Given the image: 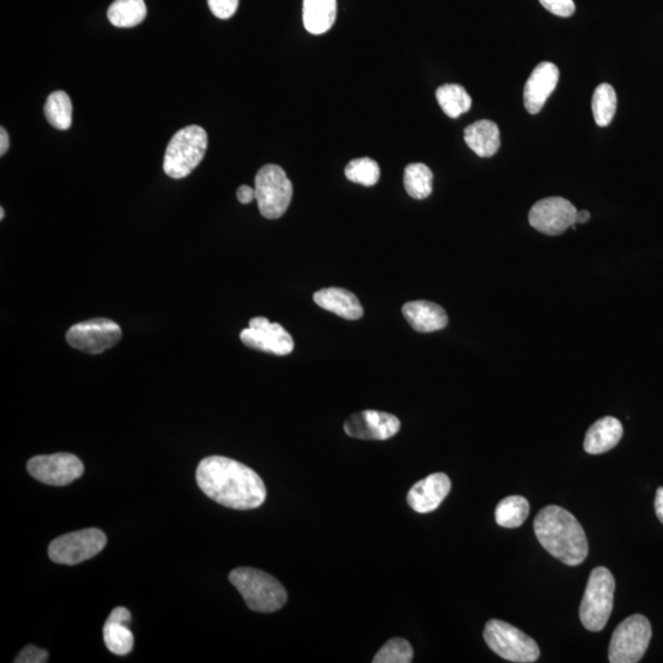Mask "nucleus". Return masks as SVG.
<instances>
[{
    "label": "nucleus",
    "instance_id": "obj_26",
    "mask_svg": "<svg viewBox=\"0 0 663 663\" xmlns=\"http://www.w3.org/2000/svg\"><path fill=\"white\" fill-rule=\"evenodd\" d=\"M45 116L52 127L59 131H68L73 121V105L68 94L64 91H55L48 96Z\"/></svg>",
    "mask_w": 663,
    "mask_h": 663
},
{
    "label": "nucleus",
    "instance_id": "obj_33",
    "mask_svg": "<svg viewBox=\"0 0 663 663\" xmlns=\"http://www.w3.org/2000/svg\"><path fill=\"white\" fill-rule=\"evenodd\" d=\"M48 661V652L46 650L36 648L34 645L25 646L23 650L16 656V663H45Z\"/></svg>",
    "mask_w": 663,
    "mask_h": 663
},
{
    "label": "nucleus",
    "instance_id": "obj_15",
    "mask_svg": "<svg viewBox=\"0 0 663 663\" xmlns=\"http://www.w3.org/2000/svg\"><path fill=\"white\" fill-rule=\"evenodd\" d=\"M451 490V481L445 473L430 474L409 490L408 505L419 514H428L439 508Z\"/></svg>",
    "mask_w": 663,
    "mask_h": 663
},
{
    "label": "nucleus",
    "instance_id": "obj_2",
    "mask_svg": "<svg viewBox=\"0 0 663 663\" xmlns=\"http://www.w3.org/2000/svg\"><path fill=\"white\" fill-rule=\"evenodd\" d=\"M533 530L542 547L560 562L576 567L589 554V542L580 522L569 511L557 505L539 511Z\"/></svg>",
    "mask_w": 663,
    "mask_h": 663
},
{
    "label": "nucleus",
    "instance_id": "obj_8",
    "mask_svg": "<svg viewBox=\"0 0 663 663\" xmlns=\"http://www.w3.org/2000/svg\"><path fill=\"white\" fill-rule=\"evenodd\" d=\"M652 630L649 619L634 614L624 619L612 635L609 644V662L636 663L643 659L649 648Z\"/></svg>",
    "mask_w": 663,
    "mask_h": 663
},
{
    "label": "nucleus",
    "instance_id": "obj_5",
    "mask_svg": "<svg viewBox=\"0 0 663 663\" xmlns=\"http://www.w3.org/2000/svg\"><path fill=\"white\" fill-rule=\"evenodd\" d=\"M614 591L616 581L611 571L603 567L592 570L580 606L581 623L590 632L605 629L613 609Z\"/></svg>",
    "mask_w": 663,
    "mask_h": 663
},
{
    "label": "nucleus",
    "instance_id": "obj_34",
    "mask_svg": "<svg viewBox=\"0 0 663 663\" xmlns=\"http://www.w3.org/2000/svg\"><path fill=\"white\" fill-rule=\"evenodd\" d=\"M237 199L242 204H250L253 201H256V191L255 188L250 186H241L237 190Z\"/></svg>",
    "mask_w": 663,
    "mask_h": 663
},
{
    "label": "nucleus",
    "instance_id": "obj_27",
    "mask_svg": "<svg viewBox=\"0 0 663 663\" xmlns=\"http://www.w3.org/2000/svg\"><path fill=\"white\" fill-rule=\"evenodd\" d=\"M433 172L422 163L411 164L404 170V187L414 199L428 198L433 192Z\"/></svg>",
    "mask_w": 663,
    "mask_h": 663
},
{
    "label": "nucleus",
    "instance_id": "obj_18",
    "mask_svg": "<svg viewBox=\"0 0 663 663\" xmlns=\"http://www.w3.org/2000/svg\"><path fill=\"white\" fill-rule=\"evenodd\" d=\"M131 613L125 607L113 609L104 625V640L112 654L126 656L133 650L134 636L129 629Z\"/></svg>",
    "mask_w": 663,
    "mask_h": 663
},
{
    "label": "nucleus",
    "instance_id": "obj_38",
    "mask_svg": "<svg viewBox=\"0 0 663 663\" xmlns=\"http://www.w3.org/2000/svg\"><path fill=\"white\" fill-rule=\"evenodd\" d=\"M4 217H5V212H4V209L2 208V209H0V219L3 220Z\"/></svg>",
    "mask_w": 663,
    "mask_h": 663
},
{
    "label": "nucleus",
    "instance_id": "obj_31",
    "mask_svg": "<svg viewBox=\"0 0 663 663\" xmlns=\"http://www.w3.org/2000/svg\"><path fill=\"white\" fill-rule=\"evenodd\" d=\"M210 12L219 19H230L239 8V0H208Z\"/></svg>",
    "mask_w": 663,
    "mask_h": 663
},
{
    "label": "nucleus",
    "instance_id": "obj_12",
    "mask_svg": "<svg viewBox=\"0 0 663 663\" xmlns=\"http://www.w3.org/2000/svg\"><path fill=\"white\" fill-rule=\"evenodd\" d=\"M28 471L41 483L63 487L83 476L84 465L79 457L61 452V454L31 458L28 462Z\"/></svg>",
    "mask_w": 663,
    "mask_h": 663
},
{
    "label": "nucleus",
    "instance_id": "obj_16",
    "mask_svg": "<svg viewBox=\"0 0 663 663\" xmlns=\"http://www.w3.org/2000/svg\"><path fill=\"white\" fill-rule=\"evenodd\" d=\"M559 82V69L551 62L539 63L528 78L524 91L525 107L531 115L541 112Z\"/></svg>",
    "mask_w": 663,
    "mask_h": 663
},
{
    "label": "nucleus",
    "instance_id": "obj_28",
    "mask_svg": "<svg viewBox=\"0 0 663 663\" xmlns=\"http://www.w3.org/2000/svg\"><path fill=\"white\" fill-rule=\"evenodd\" d=\"M617 111V94L612 85L601 84L597 86L592 97V112L595 121L600 127L611 125Z\"/></svg>",
    "mask_w": 663,
    "mask_h": 663
},
{
    "label": "nucleus",
    "instance_id": "obj_21",
    "mask_svg": "<svg viewBox=\"0 0 663 663\" xmlns=\"http://www.w3.org/2000/svg\"><path fill=\"white\" fill-rule=\"evenodd\" d=\"M465 140L474 153L490 158L500 148V131L497 123L488 120L474 122L465 129Z\"/></svg>",
    "mask_w": 663,
    "mask_h": 663
},
{
    "label": "nucleus",
    "instance_id": "obj_23",
    "mask_svg": "<svg viewBox=\"0 0 663 663\" xmlns=\"http://www.w3.org/2000/svg\"><path fill=\"white\" fill-rule=\"evenodd\" d=\"M147 16L144 0H115L107 10V18L116 28H134Z\"/></svg>",
    "mask_w": 663,
    "mask_h": 663
},
{
    "label": "nucleus",
    "instance_id": "obj_6",
    "mask_svg": "<svg viewBox=\"0 0 663 663\" xmlns=\"http://www.w3.org/2000/svg\"><path fill=\"white\" fill-rule=\"evenodd\" d=\"M484 640L495 654L510 662L532 663L541 656L535 640L499 619H492L485 625Z\"/></svg>",
    "mask_w": 663,
    "mask_h": 663
},
{
    "label": "nucleus",
    "instance_id": "obj_35",
    "mask_svg": "<svg viewBox=\"0 0 663 663\" xmlns=\"http://www.w3.org/2000/svg\"><path fill=\"white\" fill-rule=\"evenodd\" d=\"M655 510H656V516L659 517V520L663 524V487L657 489L656 499H655Z\"/></svg>",
    "mask_w": 663,
    "mask_h": 663
},
{
    "label": "nucleus",
    "instance_id": "obj_4",
    "mask_svg": "<svg viewBox=\"0 0 663 663\" xmlns=\"http://www.w3.org/2000/svg\"><path fill=\"white\" fill-rule=\"evenodd\" d=\"M208 148L207 132L202 127L181 129L167 145L164 171L171 179H185L202 163Z\"/></svg>",
    "mask_w": 663,
    "mask_h": 663
},
{
    "label": "nucleus",
    "instance_id": "obj_11",
    "mask_svg": "<svg viewBox=\"0 0 663 663\" xmlns=\"http://www.w3.org/2000/svg\"><path fill=\"white\" fill-rule=\"evenodd\" d=\"M531 226L544 235H562L578 224V210L568 199L551 197L538 201L528 214Z\"/></svg>",
    "mask_w": 663,
    "mask_h": 663
},
{
    "label": "nucleus",
    "instance_id": "obj_19",
    "mask_svg": "<svg viewBox=\"0 0 663 663\" xmlns=\"http://www.w3.org/2000/svg\"><path fill=\"white\" fill-rule=\"evenodd\" d=\"M315 303L323 310L333 312L346 320L355 321L363 317L364 309L357 296L342 288H327L316 291Z\"/></svg>",
    "mask_w": 663,
    "mask_h": 663
},
{
    "label": "nucleus",
    "instance_id": "obj_25",
    "mask_svg": "<svg viewBox=\"0 0 663 663\" xmlns=\"http://www.w3.org/2000/svg\"><path fill=\"white\" fill-rule=\"evenodd\" d=\"M530 515V504L521 495H512L500 501L495 510L497 524L504 528H517L524 525Z\"/></svg>",
    "mask_w": 663,
    "mask_h": 663
},
{
    "label": "nucleus",
    "instance_id": "obj_30",
    "mask_svg": "<svg viewBox=\"0 0 663 663\" xmlns=\"http://www.w3.org/2000/svg\"><path fill=\"white\" fill-rule=\"evenodd\" d=\"M413 648L406 639L393 638L377 652L374 663H411Z\"/></svg>",
    "mask_w": 663,
    "mask_h": 663
},
{
    "label": "nucleus",
    "instance_id": "obj_7",
    "mask_svg": "<svg viewBox=\"0 0 663 663\" xmlns=\"http://www.w3.org/2000/svg\"><path fill=\"white\" fill-rule=\"evenodd\" d=\"M256 201L267 219H279L287 212L293 198V183L278 165L263 166L255 179Z\"/></svg>",
    "mask_w": 663,
    "mask_h": 663
},
{
    "label": "nucleus",
    "instance_id": "obj_10",
    "mask_svg": "<svg viewBox=\"0 0 663 663\" xmlns=\"http://www.w3.org/2000/svg\"><path fill=\"white\" fill-rule=\"evenodd\" d=\"M66 338L70 347L95 355L115 347L121 341L122 330L107 318H94L70 327Z\"/></svg>",
    "mask_w": 663,
    "mask_h": 663
},
{
    "label": "nucleus",
    "instance_id": "obj_9",
    "mask_svg": "<svg viewBox=\"0 0 663 663\" xmlns=\"http://www.w3.org/2000/svg\"><path fill=\"white\" fill-rule=\"evenodd\" d=\"M106 543L107 537L99 528H86L53 539L48 555L57 564L77 565L104 551Z\"/></svg>",
    "mask_w": 663,
    "mask_h": 663
},
{
    "label": "nucleus",
    "instance_id": "obj_29",
    "mask_svg": "<svg viewBox=\"0 0 663 663\" xmlns=\"http://www.w3.org/2000/svg\"><path fill=\"white\" fill-rule=\"evenodd\" d=\"M380 175L379 164L370 158L352 160L346 167L347 179L366 187L375 186L380 180Z\"/></svg>",
    "mask_w": 663,
    "mask_h": 663
},
{
    "label": "nucleus",
    "instance_id": "obj_22",
    "mask_svg": "<svg viewBox=\"0 0 663 663\" xmlns=\"http://www.w3.org/2000/svg\"><path fill=\"white\" fill-rule=\"evenodd\" d=\"M337 18V0H304V26L312 35L332 29Z\"/></svg>",
    "mask_w": 663,
    "mask_h": 663
},
{
    "label": "nucleus",
    "instance_id": "obj_1",
    "mask_svg": "<svg viewBox=\"0 0 663 663\" xmlns=\"http://www.w3.org/2000/svg\"><path fill=\"white\" fill-rule=\"evenodd\" d=\"M198 487L208 498L225 508L252 510L267 498L262 478L241 462L223 456H210L199 463Z\"/></svg>",
    "mask_w": 663,
    "mask_h": 663
},
{
    "label": "nucleus",
    "instance_id": "obj_36",
    "mask_svg": "<svg viewBox=\"0 0 663 663\" xmlns=\"http://www.w3.org/2000/svg\"><path fill=\"white\" fill-rule=\"evenodd\" d=\"M10 145V140L8 132L2 127L0 128V156H4L8 153Z\"/></svg>",
    "mask_w": 663,
    "mask_h": 663
},
{
    "label": "nucleus",
    "instance_id": "obj_24",
    "mask_svg": "<svg viewBox=\"0 0 663 663\" xmlns=\"http://www.w3.org/2000/svg\"><path fill=\"white\" fill-rule=\"evenodd\" d=\"M436 100L451 118H457L471 110L472 99L463 86L457 84H445L436 90Z\"/></svg>",
    "mask_w": 663,
    "mask_h": 663
},
{
    "label": "nucleus",
    "instance_id": "obj_17",
    "mask_svg": "<svg viewBox=\"0 0 663 663\" xmlns=\"http://www.w3.org/2000/svg\"><path fill=\"white\" fill-rule=\"evenodd\" d=\"M404 318L420 333H431L444 330L449 323L446 311L431 301H409L402 307Z\"/></svg>",
    "mask_w": 663,
    "mask_h": 663
},
{
    "label": "nucleus",
    "instance_id": "obj_13",
    "mask_svg": "<svg viewBox=\"0 0 663 663\" xmlns=\"http://www.w3.org/2000/svg\"><path fill=\"white\" fill-rule=\"evenodd\" d=\"M241 342L246 347L261 350V352L288 355L294 350V339L279 323H272L266 317H255L240 333Z\"/></svg>",
    "mask_w": 663,
    "mask_h": 663
},
{
    "label": "nucleus",
    "instance_id": "obj_3",
    "mask_svg": "<svg viewBox=\"0 0 663 663\" xmlns=\"http://www.w3.org/2000/svg\"><path fill=\"white\" fill-rule=\"evenodd\" d=\"M229 579L252 611L277 612L287 603L288 595L284 586L262 570L237 568L231 571Z\"/></svg>",
    "mask_w": 663,
    "mask_h": 663
},
{
    "label": "nucleus",
    "instance_id": "obj_14",
    "mask_svg": "<svg viewBox=\"0 0 663 663\" xmlns=\"http://www.w3.org/2000/svg\"><path fill=\"white\" fill-rule=\"evenodd\" d=\"M401 429L400 419L390 413L363 411L355 413L344 423V431L350 438L360 440H388Z\"/></svg>",
    "mask_w": 663,
    "mask_h": 663
},
{
    "label": "nucleus",
    "instance_id": "obj_32",
    "mask_svg": "<svg viewBox=\"0 0 663 663\" xmlns=\"http://www.w3.org/2000/svg\"><path fill=\"white\" fill-rule=\"evenodd\" d=\"M544 8L560 18H569L575 13L574 0H539Z\"/></svg>",
    "mask_w": 663,
    "mask_h": 663
},
{
    "label": "nucleus",
    "instance_id": "obj_20",
    "mask_svg": "<svg viewBox=\"0 0 663 663\" xmlns=\"http://www.w3.org/2000/svg\"><path fill=\"white\" fill-rule=\"evenodd\" d=\"M623 431L622 423L616 418L605 417L597 420L587 430L584 449L590 455L605 454V452L618 445V442L622 439Z\"/></svg>",
    "mask_w": 663,
    "mask_h": 663
},
{
    "label": "nucleus",
    "instance_id": "obj_37",
    "mask_svg": "<svg viewBox=\"0 0 663 663\" xmlns=\"http://www.w3.org/2000/svg\"><path fill=\"white\" fill-rule=\"evenodd\" d=\"M590 218H591V215H590L589 212H587V210H580V212H578V224L579 223L580 224H585V223H587V221L590 220Z\"/></svg>",
    "mask_w": 663,
    "mask_h": 663
}]
</instances>
